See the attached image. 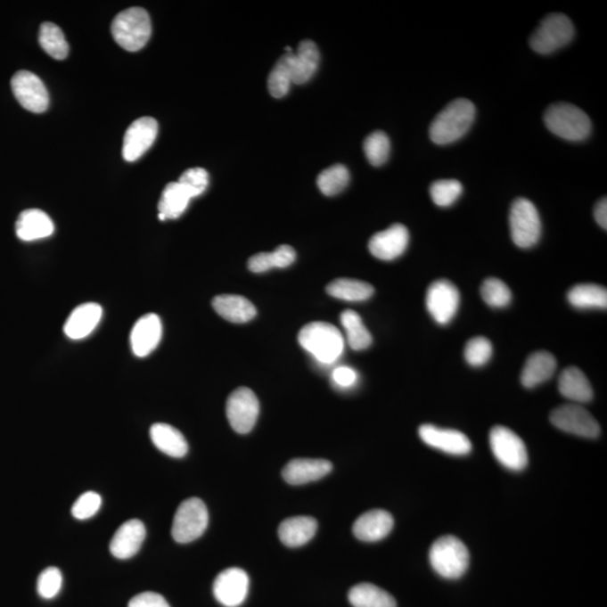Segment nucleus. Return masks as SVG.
<instances>
[{
	"label": "nucleus",
	"instance_id": "obj_28",
	"mask_svg": "<svg viewBox=\"0 0 607 607\" xmlns=\"http://www.w3.org/2000/svg\"><path fill=\"white\" fill-rule=\"evenodd\" d=\"M558 389L563 398L575 403H588L593 398V389L580 369L570 367L561 373Z\"/></svg>",
	"mask_w": 607,
	"mask_h": 607
},
{
	"label": "nucleus",
	"instance_id": "obj_43",
	"mask_svg": "<svg viewBox=\"0 0 607 607\" xmlns=\"http://www.w3.org/2000/svg\"><path fill=\"white\" fill-rule=\"evenodd\" d=\"M62 587V571L55 567L46 568L37 579V593L45 600H53Z\"/></svg>",
	"mask_w": 607,
	"mask_h": 607
},
{
	"label": "nucleus",
	"instance_id": "obj_15",
	"mask_svg": "<svg viewBox=\"0 0 607 607\" xmlns=\"http://www.w3.org/2000/svg\"><path fill=\"white\" fill-rule=\"evenodd\" d=\"M421 440L445 454L452 455H466L472 449V442L463 433L457 430L438 428L436 425L424 424L420 426Z\"/></svg>",
	"mask_w": 607,
	"mask_h": 607
},
{
	"label": "nucleus",
	"instance_id": "obj_40",
	"mask_svg": "<svg viewBox=\"0 0 607 607\" xmlns=\"http://www.w3.org/2000/svg\"><path fill=\"white\" fill-rule=\"evenodd\" d=\"M480 294L490 308H503L510 305L512 291L505 283L497 278H488L480 288Z\"/></svg>",
	"mask_w": 607,
	"mask_h": 607
},
{
	"label": "nucleus",
	"instance_id": "obj_13",
	"mask_svg": "<svg viewBox=\"0 0 607 607\" xmlns=\"http://www.w3.org/2000/svg\"><path fill=\"white\" fill-rule=\"evenodd\" d=\"M12 94L25 110L43 113L49 107V93L43 81L33 72L21 70L12 76Z\"/></svg>",
	"mask_w": 607,
	"mask_h": 607
},
{
	"label": "nucleus",
	"instance_id": "obj_9",
	"mask_svg": "<svg viewBox=\"0 0 607 607\" xmlns=\"http://www.w3.org/2000/svg\"><path fill=\"white\" fill-rule=\"evenodd\" d=\"M489 445L502 466L513 472L528 466L527 447L522 439L505 426H495L489 433Z\"/></svg>",
	"mask_w": 607,
	"mask_h": 607
},
{
	"label": "nucleus",
	"instance_id": "obj_23",
	"mask_svg": "<svg viewBox=\"0 0 607 607\" xmlns=\"http://www.w3.org/2000/svg\"><path fill=\"white\" fill-rule=\"evenodd\" d=\"M16 235L21 241H37L49 238L53 234L54 224L49 215L41 209H27L20 214L16 221Z\"/></svg>",
	"mask_w": 607,
	"mask_h": 607
},
{
	"label": "nucleus",
	"instance_id": "obj_4",
	"mask_svg": "<svg viewBox=\"0 0 607 607\" xmlns=\"http://www.w3.org/2000/svg\"><path fill=\"white\" fill-rule=\"evenodd\" d=\"M152 27L148 12L132 7L120 12L111 23V36L120 47L130 53L144 49L150 40Z\"/></svg>",
	"mask_w": 607,
	"mask_h": 607
},
{
	"label": "nucleus",
	"instance_id": "obj_41",
	"mask_svg": "<svg viewBox=\"0 0 607 607\" xmlns=\"http://www.w3.org/2000/svg\"><path fill=\"white\" fill-rule=\"evenodd\" d=\"M463 193V185L458 180H438L430 187L434 204L440 208H447L454 204Z\"/></svg>",
	"mask_w": 607,
	"mask_h": 607
},
{
	"label": "nucleus",
	"instance_id": "obj_46",
	"mask_svg": "<svg viewBox=\"0 0 607 607\" xmlns=\"http://www.w3.org/2000/svg\"><path fill=\"white\" fill-rule=\"evenodd\" d=\"M128 607H170L169 603L160 594L144 592L132 598Z\"/></svg>",
	"mask_w": 607,
	"mask_h": 607
},
{
	"label": "nucleus",
	"instance_id": "obj_18",
	"mask_svg": "<svg viewBox=\"0 0 607 607\" xmlns=\"http://www.w3.org/2000/svg\"><path fill=\"white\" fill-rule=\"evenodd\" d=\"M162 338V323L157 314H146L136 321L131 332L133 353L140 358L156 350Z\"/></svg>",
	"mask_w": 607,
	"mask_h": 607
},
{
	"label": "nucleus",
	"instance_id": "obj_19",
	"mask_svg": "<svg viewBox=\"0 0 607 607\" xmlns=\"http://www.w3.org/2000/svg\"><path fill=\"white\" fill-rule=\"evenodd\" d=\"M144 524L140 520H128L120 525L111 541V554L118 559H130L139 553L145 539Z\"/></svg>",
	"mask_w": 607,
	"mask_h": 607
},
{
	"label": "nucleus",
	"instance_id": "obj_37",
	"mask_svg": "<svg viewBox=\"0 0 607 607\" xmlns=\"http://www.w3.org/2000/svg\"><path fill=\"white\" fill-rule=\"evenodd\" d=\"M38 42L42 49L55 60H63L69 53V45L62 29L51 21H45L40 28Z\"/></svg>",
	"mask_w": 607,
	"mask_h": 607
},
{
	"label": "nucleus",
	"instance_id": "obj_16",
	"mask_svg": "<svg viewBox=\"0 0 607 607\" xmlns=\"http://www.w3.org/2000/svg\"><path fill=\"white\" fill-rule=\"evenodd\" d=\"M158 122L152 118H141L131 124L125 133L123 158L127 162L139 160L156 141Z\"/></svg>",
	"mask_w": 607,
	"mask_h": 607
},
{
	"label": "nucleus",
	"instance_id": "obj_38",
	"mask_svg": "<svg viewBox=\"0 0 607 607\" xmlns=\"http://www.w3.org/2000/svg\"><path fill=\"white\" fill-rule=\"evenodd\" d=\"M349 182H350V174L342 165L327 168L317 176V186L325 196H335L342 193Z\"/></svg>",
	"mask_w": 607,
	"mask_h": 607
},
{
	"label": "nucleus",
	"instance_id": "obj_33",
	"mask_svg": "<svg viewBox=\"0 0 607 607\" xmlns=\"http://www.w3.org/2000/svg\"><path fill=\"white\" fill-rule=\"evenodd\" d=\"M568 301L571 307L579 309L606 308V288L594 283H580L568 291Z\"/></svg>",
	"mask_w": 607,
	"mask_h": 607
},
{
	"label": "nucleus",
	"instance_id": "obj_1",
	"mask_svg": "<svg viewBox=\"0 0 607 607\" xmlns=\"http://www.w3.org/2000/svg\"><path fill=\"white\" fill-rule=\"evenodd\" d=\"M476 118V107L468 99L459 98L449 103L430 127V137L439 145H447L462 139Z\"/></svg>",
	"mask_w": 607,
	"mask_h": 607
},
{
	"label": "nucleus",
	"instance_id": "obj_17",
	"mask_svg": "<svg viewBox=\"0 0 607 607\" xmlns=\"http://www.w3.org/2000/svg\"><path fill=\"white\" fill-rule=\"evenodd\" d=\"M410 234L403 224H394L384 231L374 234L369 241L370 253L379 260H395L406 251Z\"/></svg>",
	"mask_w": 607,
	"mask_h": 607
},
{
	"label": "nucleus",
	"instance_id": "obj_11",
	"mask_svg": "<svg viewBox=\"0 0 607 607\" xmlns=\"http://www.w3.org/2000/svg\"><path fill=\"white\" fill-rule=\"evenodd\" d=\"M260 405L251 390L241 387L230 395L226 403V415L232 429L240 434L252 431L259 416Z\"/></svg>",
	"mask_w": 607,
	"mask_h": 607
},
{
	"label": "nucleus",
	"instance_id": "obj_35",
	"mask_svg": "<svg viewBox=\"0 0 607 607\" xmlns=\"http://www.w3.org/2000/svg\"><path fill=\"white\" fill-rule=\"evenodd\" d=\"M327 294L346 301H364L373 295L374 290L368 283L356 279L340 278L326 287Z\"/></svg>",
	"mask_w": 607,
	"mask_h": 607
},
{
	"label": "nucleus",
	"instance_id": "obj_45",
	"mask_svg": "<svg viewBox=\"0 0 607 607\" xmlns=\"http://www.w3.org/2000/svg\"><path fill=\"white\" fill-rule=\"evenodd\" d=\"M101 506L102 497L97 493L87 492L73 504L71 513L77 520H88L97 513Z\"/></svg>",
	"mask_w": 607,
	"mask_h": 607
},
{
	"label": "nucleus",
	"instance_id": "obj_48",
	"mask_svg": "<svg viewBox=\"0 0 607 607\" xmlns=\"http://www.w3.org/2000/svg\"><path fill=\"white\" fill-rule=\"evenodd\" d=\"M594 217H595L598 226L602 229H607V201L606 198H602L600 201L597 202L595 209H594Z\"/></svg>",
	"mask_w": 607,
	"mask_h": 607
},
{
	"label": "nucleus",
	"instance_id": "obj_34",
	"mask_svg": "<svg viewBox=\"0 0 607 607\" xmlns=\"http://www.w3.org/2000/svg\"><path fill=\"white\" fill-rule=\"evenodd\" d=\"M294 77V53L283 54L275 64L268 79V88L271 96L282 98L290 92Z\"/></svg>",
	"mask_w": 607,
	"mask_h": 607
},
{
	"label": "nucleus",
	"instance_id": "obj_21",
	"mask_svg": "<svg viewBox=\"0 0 607 607\" xmlns=\"http://www.w3.org/2000/svg\"><path fill=\"white\" fill-rule=\"evenodd\" d=\"M332 468V463L324 459H294L283 468V477L288 484L305 485L322 480Z\"/></svg>",
	"mask_w": 607,
	"mask_h": 607
},
{
	"label": "nucleus",
	"instance_id": "obj_12",
	"mask_svg": "<svg viewBox=\"0 0 607 607\" xmlns=\"http://www.w3.org/2000/svg\"><path fill=\"white\" fill-rule=\"evenodd\" d=\"M460 305V292L455 283L449 281L434 282L426 292V308L440 325H447L454 320Z\"/></svg>",
	"mask_w": 607,
	"mask_h": 607
},
{
	"label": "nucleus",
	"instance_id": "obj_44",
	"mask_svg": "<svg viewBox=\"0 0 607 607\" xmlns=\"http://www.w3.org/2000/svg\"><path fill=\"white\" fill-rule=\"evenodd\" d=\"M178 183L186 188L192 198H195L201 196L208 189L209 176L208 171L202 168H192L184 172Z\"/></svg>",
	"mask_w": 607,
	"mask_h": 607
},
{
	"label": "nucleus",
	"instance_id": "obj_32",
	"mask_svg": "<svg viewBox=\"0 0 607 607\" xmlns=\"http://www.w3.org/2000/svg\"><path fill=\"white\" fill-rule=\"evenodd\" d=\"M295 260V250L291 245H281L274 252L258 253L250 258L248 267L252 273L261 274L273 268H287Z\"/></svg>",
	"mask_w": 607,
	"mask_h": 607
},
{
	"label": "nucleus",
	"instance_id": "obj_3",
	"mask_svg": "<svg viewBox=\"0 0 607 607\" xmlns=\"http://www.w3.org/2000/svg\"><path fill=\"white\" fill-rule=\"evenodd\" d=\"M544 119L548 130L563 140L584 141L592 133L591 119L584 111L570 103L551 105L545 111Z\"/></svg>",
	"mask_w": 607,
	"mask_h": 607
},
{
	"label": "nucleus",
	"instance_id": "obj_36",
	"mask_svg": "<svg viewBox=\"0 0 607 607\" xmlns=\"http://www.w3.org/2000/svg\"><path fill=\"white\" fill-rule=\"evenodd\" d=\"M341 324L346 330L348 343L353 350H365L373 343V337L358 313L348 309L341 314Z\"/></svg>",
	"mask_w": 607,
	"mask_h": 607
},
{
	"label": "nucleus",
	"instance_id": "obj_47",
	"mask_svg": "<svg viewBox=\"0 0 607 607\" xmlns=\"http://www.w3.org/2000/svg\"><path fill=\"white\" fill-rule=\"evenodd\" d=\"M333 381L341 389H350L358 381V374L350 367H338L333 370Z\"/></svg>",
	"mask_w": 607,
	"mask_h": 607
},
{
	"label": "nucleus",
	"instance_id": "obj_10",
	"mask_svg": "<svg viewBox=\"0 0 607 607\" xmlns=\"http://www.w3.org/2000/svg\"><path fill=\"white\" fill-rule=\"evenodd\" d=\"M550 421L562 431L581 438L595 439L601 433L600 424L591 413L577 404L563 405L555 408L551 413Z\"/></svg>",
	"mask_w": 607,
	"mask_h": 607
},
{
	"label": "nucleus",
	"instance_id": "obj_14",
	"mask_svg": "<svg viewBox=\"0 0 607 607\" xmlns=\"http://www.w3.org/2000/svg\"><path fill=\"white\" fill-rule=\"evenodd\" d=\"M250 580L240 568H229L217 577L213 585L215 598L226 607H239L248 596Z\"/></svg>",
	"mask_w": 607,
	"mask_h": 607
},
{
	"label": "nucleus",
	"instance_id": "obj_27",
	"mask_svg": "<svg viewBox=\"0 0 607 607\" xmlns=\"http://www.w3.org/2000/svg\"><path fill=\"white\" fill-rule=\"evenodd\" d=\"M213 308L219 316L232 323H247L257 316L255 305L239 295L217 296Z\"/></svg>",
	"mask_w": 607,
	"mask_h": 607
},
{
	"label": "nucleus",
	"instance_id": "obj_30",
	"mask_svg": "<svg viewBox=\"0 0 607 607\" xmlns=\"http://www.w3.org/2000/svg\"><path fill=\"white\" fill-rule=\"evenodd\" d=\"M320 51L313 41L305 40L299 43L294 53V77L292 83L303 85L312 78L320 64Z\"/></svg>",
	"mask_w": 607,
	"mask_h": 607
},
{
	"label": "nucleus",
	"instance_id": "obj_24",
	"mask_svg": "<svg viewBox=\"0 0 607 607\" xmlns=\"http://www.w3.org/2000/svg\"><path fill=\"white\" fill-rule=\"evenodd\" d=\"M317 527L316 519L309 518V516H295V518L283 521L279 525V539L290 548H299L313 539Z\"/></svg>",
	"mask_w": 607,
	"mask_h": 607
},
{
	"label": "nucleus",
	"instance_id": "obj_29",
	"mask_svg": "<svg viewBox=\"0 0 607 607\" xmlns=\"http://www.w3.org/2000/svg\"><path fill=\"white\" fill-rule=\"evenodd\" d=\"M191 200H193L191 193L182 184L178 182L168 184L159 201V218L166 221L182 217Z\"/></svg>",
	"mask_w": 607,
	"mask_h": 607
},
{
	"label": "nucleus",
	"instance_id": "obj_7",
	"mask_svg": "<svg viewBox=\"0 0 607 607\" xmlns=\"http://www.w3.org/2000/svg\"><path fill=\"white\" fill-rule=\"evenodd\" d=\"M209 525V511L200 498H189L176 510L171 535L178 544H189L204 535Z\"/></svg>",
	"mask_w": 607,
	"mask_h": 607
},
{
	"label": "nucleus",
	"instance_id": "obj_31",
	"mask_svg": "<svg viewBox=\"0 0 607 607\" xmlns=\"http://www.w3.org/2000/svg\"><path fill=\"white\" fill-rule=\"evenodd\" d=\"M349 602L353 607H396V601L390 593L376 585L363 583L356 585L349 592Z\"/></svg>",
	"mask_w": 607,
	"mask_h": 607
},
{
	"label": "nucleus",
	"instance_id": "obj_26",
	"mask_svg": "<svg viewBox=\"0 0 607 607\" xmlns=\"http://www.w3.org/2000/svg\"><path fill=\"white\" fill-rule=\"evenodd\" d=\"M150 437L153 445L172 458H183L187 455L188 443L179 430L169 424L157 423L151 426Z\"/></svg>",
	"mask_w": 607,
	"mask_h": 607
},
{
	"label": "nucleus",
	"instance_id": "obj_5",
	"mask_svg": "<svg viewBox=\"0 0 607 607\" xmlns=\"http://www.w3.org/2000/svg\"><path fill=\"white\" fill-rule=\"evenodd\" d=\"M430 562L438 575L458 579L469 567V551L462 540L452 536L439 537L430 549Z\"/></svg>",
	"mask_w": 607,
	"mask_h": 607
},
{
	"label": "nucleus",
	"instance_id": "obj_39",
	"mask_svg": "<svg viewBox=\"0 0 607 607\" xmlns=\"http://www.w3.org/2000/svg\"><path fill=\"white\" fill-rule=\"evenodd\" d=\"M364 151L368 161L373 167H381L389 160L390 153V141L386 133L376 131L365 137Z\"/></svg>",
	"mask_w": 607,
	"mask_h": 607
},
{
	"label": "nucleus",
	"instance_id": "obj_2",
	"mask_svg": "<svg viewBox=\"0 0 607 607\" xmlns=\"http://www.w3.org/2000/svg\"><path fill=\"white\" fill-rule=\"evenodd\" d=\"M301 348L321 364L335 363L341 357L344 340L338 327L326 322H313L305 325L299 334Z\"/></svg>",
	"mask_w": 607,
	"mask_h": 607
},
{
	"label": "nucleus",
	"instance_id": "obj_20",
	"mask_svg": "<svg viewBox=\"0 0 607 607\" xmlns=\"http://www.w3.org/2000/svg\"><path fill=\"white\" fill-rule=\"evenodd\" d=\"M394 528V519L390 512L373 510L365 512L353 524V535L361 541L376 542L385 539Z\"/></svg>",
	"mask_w": 607,
	"mask_h": 607
},
{
	"label": "nucleus",
	"instance_id": "obj_22",
	"mask_svg": "<svg viewBox=\"0 0 607 607\" xmlns=\"http://www.w3.org/2000/svg\"><path fill=\"white\" fill-rule=\"evenodd\" d=\"M103 308L96 303H86L73 309L63 326L69 339L81 340L89 337L101 322Z\"/></svg>",
	"mask_w": 607,
	"mask_h": 607
},
{
	"label": "nucleus",
	"instance_id": "obj_8",
	"mask_svg": "<svg viewBox=\"0 0 607 607\" xmlns=\"http://www.w3.org/2000/svg\"><path fill=\"white\" fill-rule=\"evenodd\" d=\"M511 236L519 248L529 249L539 242L541 219L532 201L518 198L512 204L510 212Z\"/></svg>",
	"mask_w": 607,
	"mask_h": 607
},
{
	"label": "nucleus",
	"instance_id": "obj_25",
	"mask_svg": "<svg viewBox=\"0 0 607 607\" xmlns=\"http://www.w3.org/2000/svg\"><path fill=\"white\" fill-rule=\"evenodd\" d=\"M557 369V360L551 353L539 351L529 356L521 373V382L527 389L544 384L554 376Z\"/></svg>",
	"mask_w": 607,
	"mask_h": 607
},
{
	"label": "nucleus",
	"instance_id": "obj_6",
	"mask_svg": "<svg viewBox=\"0 0 607 607\" xmlns=\"http://www.w3.org/2000/svg\"><path fill=\"white\" fill-rule=\"evenodd\" d=\"M574 36L575 28L570 17L554 12L541 21L529 37V46L537 53L549 54L567 45Z\"/></svg>",
	"mask_w": 607,
	"mask_h": 607
},
{
	"label": "nucleus",
	"instance_id": "obj_42",
	"mask_svg": "<svg viewBox=\"0 0 607 607\" xmlns=\"http://www.w3.org/2000/svg\"><path fill=\"white\" fill-rule=\"evenodd\" d=\"M492 356L493 346L488 338H472L464 348V358L472 367H481L488 364Z\"/></svg>",
	"mask_w": 607,
	"mask_h": 607
}]
</instances>
